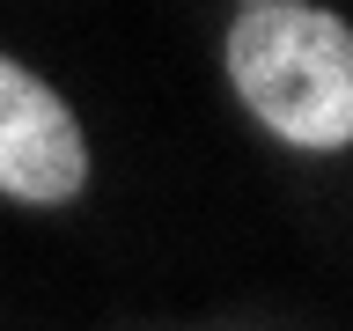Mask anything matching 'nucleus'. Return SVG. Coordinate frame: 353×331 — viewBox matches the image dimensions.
<instances>
[{"label":"nucleus","instance_id":"f257e3e1","mask_svg":"<svg viewBox=\"0 0 353 331\" xmlns=\"http://www.w3.org/2000/svg\"><path fill=\"white\" fill-rule=\"evenodd\" d=\"M236 96L294 148L353 140V30L302 0H265L228 37Z\"/></svg>","mask_w":353,"mask_h":331},{"label":"nucleus","instance_id":"f03ea898","mask_svg":"<svg viewBox=\"0 0 353 331\" xmlns=\"http://www.w3.org/2000/svg\"><path fill=\"white\" fill-rule=\"evenodd\" d=\"M81 177H88V154H81L74 110L37 74L0 59V192L30 199V206H59L81 192Z\"/></svg>","mask_w":353,"mask_h":331},{"label":"nucleus","instance_id":"7ed1b4c3","mask_svg":"<svg viewBox=\"0 0 353 331\" xmlns=\"http://www.w3.org/2000/svg\"><path fill=\"white\" fill-rule=\"evenodd\" d=\"M250 8H265V0H243V15H250Z\"/></svg>","mask_w":353,"mask_h":331}]
</instances>
